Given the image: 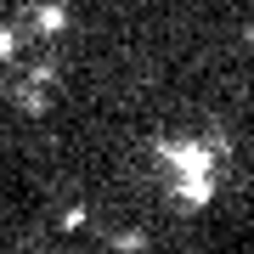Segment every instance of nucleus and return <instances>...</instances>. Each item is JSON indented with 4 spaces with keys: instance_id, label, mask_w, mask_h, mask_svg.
<instances>
[{
    "instance_id": "f257e3e1",
    "label": "nucleus",
    "mask_w": 254,
    "mask_h": 254,
    "mask_svg": "<svg viewBox=\"0 0 254 254\" xmlns=\"http://www.w3.org/2000/svg\"><path fill=\"white\" fill-rule=\"evenodd\" d=\"M226 164H232V141L215 130H181V136L153 141V170L164 175V192L181 215H209L220 203Z\"/></svg>"
},
{
    "instance_id": "f03ea898",
    "label": "nucleus",
    "mask_w": 254,
    "mask_h": 254,
    "mask_svg": "<svg viewBox=\"0 0 254 254\" xmlns=\"http://www.w3.org/2000/svg\"><path fill=\"white\" fill-rule=\"evenodd\" d=\"M147 243H153V237H147V226H125V232H113V237H108V249H113V254H147Z\"/></svg>"
},
{
    "instance_id": "7ed1b4c3",
    "label": "nucleus",
    "mask_w": 254,
    "mask_h": 254,
    "mask_svg": "<svg viewBox=\"0 0 254 254\" xmlns=\"http://www.w3.org/2000/svg\"><path fill=\"white\" fill-rule=\"evenodd\" d=\"M34 28H40V34H63V28H68V6H40L34 11Z\"/></svg>"
},
{
    "instance_id": "20e7f679",
    "label": "nucleus",
    "mask_w": 254,
    "mask_h": 254,
    "mask_svg": "<svg viewBox=\"0 0 254 254\" xmlns=\"http://www.w3.org/2000/svg\"><path fill=\"white\" fill-rule=\"evenodd\" d=\"M17 51H23V34H17L11 23H0V63H11Z\"/></svg>"
},
{
    "instance_id": "39448f33",
    "label": "nucleus",
    "mask_w": 254,
    "mask_h": 254,
    "mask_svg": "<svg viewBox=\"0 0 254 254\" xmlns=\"http://www.w3.org/2000/svg\"><path fill=\"white\" fill-rule=\"evenodd\" d=\"M85 220H91V209H85V203H68V209H63V220H57V226H63V232H79Z\"/></svg>"
},
{
    "instance_id": "423d86ee",
    "label": "nucleus",
    "mask_w": 254,
    "mask_h": 254,
    "mask_svg": "<svg viewBox=\"0 0 254 254\" xmlns=\"http://www.w3.org/2000/svg\"><path fill=\"white\" fill-rule=\"evenodd\" d=\"M237 46H243V51H254V17H249L243 28H237Z\"/></svg>"
}]
</instances>
